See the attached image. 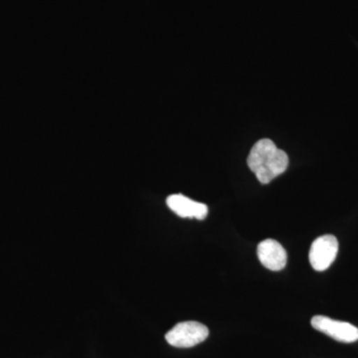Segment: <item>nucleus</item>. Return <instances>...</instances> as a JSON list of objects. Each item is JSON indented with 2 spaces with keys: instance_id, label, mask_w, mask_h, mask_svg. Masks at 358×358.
Listing matches in <instances>:
<instances>
[{
  "instance_id": "nucleus-1",
  "label": "nucleus",
  "mask_w": 358,
  "mask_h": 358,
  "mask_svg": "<svg viewBox=\"0 0 358 358\" xmlns=\"http://www.w3.org/2000/svg\"><path fill=\"white\" fill-rule=\"evenodd\" d=\"M247 164L258 180L267 185L287 171L289 157L284 150L277 148L274 141L263 138L252 148Z\"/></svg>"
},
{
  "instance_id": "nucleus-2",
  "label": "nucleus",
  "mask_w": 358,
  "mask_h": 358,
  "mask_svg": "<svg viewBox=\"0 0 358 358\" xmlns=\"http://www.w3.org/2000/svg\"><path fill=\"white\" fill-rule=\"evenodd\" d=\"M209 331L206 326L199 322H183L174 326L166 334L169 345L178 348H189L203 343L208 338Z\"/></svg>"
},
{
  "instance_id": "nucleus-3",
  "label": "nucleus",
  "mask_w": 358,
  "mask_h": 358,
  "mask_svg": "<svg viewBox=\"0 0 358 358\" xmlns=\"http://www.w3.org/2000/svg\"><path fill=\"white\" fill-rule=\"evenodd\" d=\"M310 324L313 329L339 343H352L358 341V329L350 322H339L324 315H315Z\"/></svg>"
},
{
  "instance_id": "nucleus-4",
  "label": "nucleus",
  "mask_w": 358,
  "mask_h": 358,
  "mask_svg": "<svg viewBox=\"0 0 358 358\" xmlns=\"http://www.w3.org/2000/svg\"><path fill=\"white\" fill-rule=\"evenodd\" d=\"M338 252V241L334 235L317 238L310 246V263L315 271L322 272L336 260Z\"/></svg>"
},
{
  "instance_id": "nucleus-5",
  "label": "nucleus",
  "mask_w": 358,
  "mask_h": 358,
  "mask_svg": "<svg viewBox=\"0 0 358 358\" xmlns=\"http://www.w3.org/2000/svg\"><path fill=\"white\" fill-rule=\"evenodd\" d=\"M259 261L271 271H281L286 267L288 255L286 250L274 239H266L257 249Z\"/></svg>"
},
{
  "instance_id": "nucleus-6",
  "label": "nucleus",
  "mask_w": 358,
  "mask_h": 358,
  "mask_svg": "<svg viewBox=\"0 0 358 358\" xmlns=\"http://www.w3.org/2000/svg\"><path fill=\"white\" fill-rule=\"evenodd\" d=\"M166 203L169 209L180 217L203 220L208 214L207 205L194 201L182 194L171 195L167 197Z\"/></svg>"
}]
</instances>
